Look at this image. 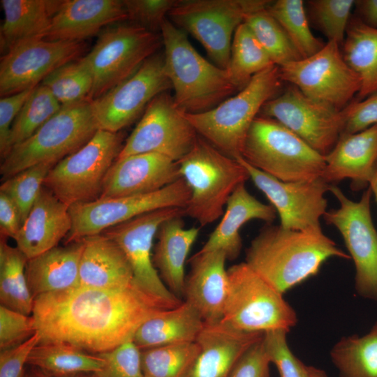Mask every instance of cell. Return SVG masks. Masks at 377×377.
Returning <instances> with one entry per match:
<instances>
[{
    "mask_svg": "<svg viewBox=\"0 0 377 377\" xmlns=\"http://www.w3.org/2000/svg\"><path fill=\"white\" fill-rule=\"evenodd\" d=\"M169 309L134 282L117 288L78 286L34 298L38 343H64L97 355L133 340L139 327Z\"/></svg>",
    "mask_w": 377,
    "mask_h": 377,
    "instance_id": "1",
    "label": "cell"
},
{
    "mask_svg": "<svg viewBox=\"0 0 377 377\" xmlns=\"http://www.w3.org/2000/svg\"><path fill=\"white\" fill-rule=\"evenodd\" d=\"M334 257L350 259L322 230H290L267 223L246 249L244 262L284 294L317 274Z\"/></svg>",
    "mask_w": 377,
    "mask_h": 377,
    "instance_id": "2",
    "label": "cell"
},
{
    "mask_svg": "<svg viewBox=\"0 0 377 377\" xmlns=\"http://www.w3.org/2000/svg\"><path fill=\"white\" fill-rule=\"evenodd\" d=\"M165 69L177 107L187 114L208 111L238 91L227 70L202 57L186 33L166 19L161 29Z\"/></svg>",
    "mask_w": 377,
    "mask_h": 377,
    "instance_id": "3",
    "label": "cell"
},
{
    "mask_svg": "<svg viewBox=\"0 0 377 377\" xmlns=\"http://www.w3.org/2000/svg\"><path fill=\"white\" fill-rule=\"evenodd\" d=\"M191 189L186 215L205 226L223 216L234 191L249 179L245 167L198 135L191 150L178 162Z\"/></svg>",
    "mask_w": 377,
    "mask_h": 377,
    "instance_id": "4",
    "label": "cell"
},
{
    "mask_svg": "<svg viewBox=\"0 0 377 377\" xmlns=\"http://www.w3.org/2000/svg\"><path fill=\"white\" fill-rule=\"evenodd\" d=\"M279 66L273 65L255 75L235 95L215 108L185 115L197 133L226 155L242 156L249 130L264 104L281 87Z\"/></svg>",
    "mask_w": 377,
    "mask_h": 377,
    "instance_id": "5",
    "label": "cell"
},
{
    "mask_svg": "<svg viewBox=\"0 0 377 377\" xmlns=\"http://www.w3.org/2000/svg\"><path fill=\"white\" fill-rule=\"evenodd\" d=\"M242 157L253 167L283 182L322 178V155L279 121L258 116L247 133Z\"/></svg>",
    "mask_w": 377,
    "mask_h": 377,
    "instance_id": "6",
    "label": "cell"
},
{
    "mask_svg": "<svg viewBox=\"0 0 377 377\" xmlns=\"http://www.w3.org/2000/svg\"><path fill=\"white\" fill-rule=\"evenodd\" d=\"M98 130L91 101L62 106L2 160L1 182L40 163L57 164L84 146Z\"/></svg>",
    "mask_w": 377,
    "mask_h": 377,
    "instance_id": "7",
    "label": "cell"
},
{
    "mask_svg": "<svg viewBox=\"0 0 377 377\" xmlns=\"http://www.w3.org/2000/svg\"><path fill=\"white\" fill-rule=\"evenodd\" d=\"M228 289L221 323L237 330L288 332L297 323L294 309L272 285L242 262L228 269Z\"/></svg>",
    "mask_w": 377,
    "mask_h": 377,
    "instance_id": "8",
    "label": "cell"
},
{
    "mask_svg": "<svg viewBox=\"0 0 377 377\" xmlns=\"http://www.w3.org/2000/svg\"><path fill=\"white\" fill-rule=\"evenodd\" d=\"M122 140L120 132L98 129L84 146L50 170L43 186L68 207L99 198Z\"/></svg>",
    "mask_w": 377,
    "mask_h": 377,
    "instance_id": "9",
    "label": "cell"
},
{
    "mask_svg": "<svg viewBox=\"0 0 377 377\" xmlns=\"http://www.w3.org/2000/svg\"><path fill=\"white\" fill-rule=\"evenodd\" d=\"M271 1L177 0L168 17L198 40L217 66L227 70L236 29L247 14L266 8Z\"/></svg>",
    "mask_w": 377,
    "mask_h": 377,
    "instance_id": "10",
    "label": "cell"
},
{
    "mask_svg": "<svg viewBox=\"0 0 377 377\" xmlns=\"http://www.w3.org/2000/svg\"><path fill=\"white\" fill-rule=\"evenodd\" d=\"M161 43V36L132 23L103 30L92 49L82 57L93 78L89 101L129 77Z\"/></svg>",
    "mask_w": 377,
    "mask_h": 377,
    "instance_id": "11",
    "label": "cell"
},
{
    "mask_svg": "<svg viewBox=\"0 0 377 377\" xmlns=\"http://www.w3.org/2000/svg\"><path fill=\"white\" fill-rule=\"evenodd\" d=\"M191 189L183 178L153 193L95 200L74 205L69 211L72 228L65 244L101 234L105 230L157 209H185Z\"/></svg>",
    "mask_w": 377,
    "mask_h": 377,
    "instance_id": "12",
    "label": "cell"
},
{
    "mask_svg": "<svg viewBox=\"0 0 377 377\" xmlns=\"http://www.w3.org/2000/svg\"><path fill=\"white\" fill-rule=\"evenodd\" d=\"M330 191L339 207L327 211L324 219L339 230L353 260L355 292L361 297L377 302V230L371 214V188L369 186L357 202L334 184L330 185Z\"/></svg>",
    "mask_w": 377,
    "mask_h": 377,
    "instance_id": "13",
    "label": "cell"
},
{
    "mask_svg": "<svg viewBox=\"0 0 377 377\" xmlns=\"http://www.w3.org/2000/svg\"><path fill=\"white\" fill-rule=\"evenodd\" d=\"M340 47L327 41L313 55L279 66L281 80L312 99L343 110L358 94L361 84Z\"/></svg>",
    "mask_w": 377,
    "mask_h": 377,
    "instance_id": "14",
    "label": "cell"
},
{
    "mask_svg": "<svg viewBox=\"0 0 377 377\" xmlns=\"http://www.w3.org/2000/svg\"><path fill=\"white\" fill-rule=\"evenodd\" d=\"M186 215L183 208L157 209L111 227L101 234L114 242L124 253L133 275L134 283L142 290L172 309L183 301L164 284L153 263L154 239L165 220Z\"/></svg>",
    "mask_w": 377,
    "mask_h": 377,
    "instance_id": "15",
    "label": "cell"
},
{
    "mask_svg": "<svg viewBox=\"0 0 377 377\" xmlns=\"http://www.w3.org/2000/svg\"><path fill=\"white\" fill-rule=\"evenodd\" d=\"M198 136L185 113L175 105L173 96L165 91L148 104L117 159L156 153L178 162L191 150Z\"/></svg>",
    "mask_w": 377,
    "mask_h": 377,
    "instance_id": "16",
    "label": "cell"
},
{
    "mask_svg": "<svg viewBox=\"0 0 377 377\" xmlns=\"http://www.w3.org/2000/svg\"><path fill=\"white\" fill-rule=\"evenodd\" d=\"M172 88L163 54H154L129 77L91 101L98 129L117 133L158 94Z\"/></svg>",
    "mask_w": 377,
    "mask_h": 377,
    "instance_id": "17",
    "label": "cell"
},
{
    "mask_svg": "<svg viewBox=\"0 0 377 377\" xmlns=\"http://www.w3.org/2000/svg\"><path fill=\"white\" fill-rule=\"evenodd\" d=\"M260 113L281 123L323 156L334 148L344 128L343 110L312 99L292 84L267 101Z\"/></svg>",
    "mask_w": 377,
    "mask_h": 377,
    "instance_id": "18",
    "label": "cell"
},
{
    "mask_svg": "<svg viewBox=\"0 0 377 377\" xmlns=\"http://www.w3.org/2000/svg\"><path fill=\"white\" fill-rule=\"evenodd\" d=\"M246 169L249 179L275 209L280 226L286 229L320 231V219L327 212L325 193L330 184L322 178L313 181L283 182L236 158Z\"/></svg>",
    "mask_w": 377,
    "mask_h": 377,
    "instance_id": "19",
    "label": "cell"
},
{
    "mask_svg": "<svg viewBox=\"0 0 377 377\" xmlns=\"http://www.w3.org/2000/svg\"><path fill=\"white\" fill-rule=\"evenodd\" d=\"M84 49L82 41L45 39L15 47L1 58V96L36 87L54 70L79 58Z\"/></svg>",
    "mask_w": 377,
    "mask_h": 377,
    "instance_id": "20",
    "label": "cell"
},
{
    "mask_svg": "<svg viewBox=\"0 0 377 377\" xmlns=\"http://www.w3.org/2000/svg\"><path fill=\"white\" fill-rule=\"evenodd\" d=\"M181 178L178 163L156 153H142L117 159L103 182L99 198L147 194Z\"/></svg>",
    "mask_w": 377,
    "mask_h": 377,
    "instance_id": "21",
    "label": "cell"
},
{
    "mask_svg": "<svg viewBox=\"0 0 377 377\" xmlns=\"http://www.w3.org/2000/svg\"><path fill=\"white\" fill-rule=\"evenodd\" d=\"M226 256L221 251H198L190 259L186 277L184 301L200 314L205 324L222 320L228 289Z\"/></svg>",
    "mask_w": 377,
    "mask_h": 377,
    "instance_id": "22",
    "label": "cell"
},
{
    "mask_svg": "<svg viewBox=\"0 0 377 377\" xmlns=\"http://www.w3.org/2000/svg\"><path fill=\"white\" fill-rule=\"evenodd\" d=\"M69 208L43 186L13 239L28 260L57 246L67 237L72 228Z\"/></svg>",
    "mask_w": 377,
    "mask_h": 377,
    "instance_id": "23",
    "label": "cell"
},
{
    "mask_svg": "<svg viewBox=\"0 0 377 377\" xmlns=\"http://www.w3.org/2000/svg\"><path fill=\"white\" fill-rule=\"evenodd\" d=\"M128 20L119 0H65L52 18L45 40L82 41L105 26Z\"/></svg>",
    "mask_w": 377,
    "mask_h": 377,
    "instance_id": "24",
    "label": "cell"
},
{
    "mask_svg": "<svg viewBox=\"0 0 377 377\" xmlns=\"http://www.w3.org/2000/svg\"><path fill=\"white\" fill-rule=\"evenodd\" d=\"M325 158L322 179L327 183L348 179L353 188L369 186L377 163V124L355 133L341 135Z\"/></svg>",
    "mask_w": 377,
    "mask_h": 377,
    "instance_id": "25",
    "label": "cell"
},
{
    "mask_svg": "<svg viewBox=\"0 0 377 377\" xmlns=\"http://www.w3.org/2000/svg\"><path fill=\"white\" fill-rule=\"evenodd\" d=\"M263 334L237 330L221 322L205 324L195 341L200 350L189 377H229L239 357Z\"/></svg>",
    "mask_w": 377,
    "mask_h": 377,
    "instance_id": "26",
    "label": "cell"
},
{
    "mask_svg": "<svg viewBox=\"0 0 377 377\" xmlns=\"http://www.w3.org/2000/svg\"><path fill=\"white\" fill-rule=\"evenodd\" d=\"M276 216L272 205L259 201L248 191L245 183L242 184L229 198L221 221L200 251H221L227 260H235L242 248L241 228L253 219L272 223Z\"/></svg>",
    "mask_w": 377,
    "mask_h": 377,
    "instance_id": "27",
    "label": "cell"
},
{
    "mask_svg": "<svg viewBox=\"0 0 377 377\" xmlns=\"http://www.w3.org/2000/svg\"><path fill=\"white\" fill-rule=\"evenodd\" d=\"M79 286L117 288L133 283L131 267L121 249L103 234L82 239Z\"/></svg>",
    "mask_w": 377,
    "mask_h": 377,
    "instance_id": "28",
    "label": "cell"
},
{
    "mask_svg": "<svg viewBox=\"0 0 377 377\" xmlns=\"http://www.w3.org/2000/svg\"><path fill=\"white\" fill-rule=\"evenodd\" d=\"M199 232L200 228H186L179 216L163 221L156 232L154 265L164 284L179 299L184 297L185 263Z\"/></svg>",
    "mask_w": 377,
    "mask_h": 377,
    "instance_id": "29",
    "label": "cell"
},
{
    "mask_svg": "<svg viewBox=\"0 0 377 377\" xmlns=\"http://www.w3.org/2000/svg\"><path fill=\"white\" fill-rule=\"evenodd\" d=\"M83 247L81 239L65 246H55L27 260L26 276L34 298L79 286Z\"/></svg>",
    "mask_w": 377,
    "mask_h": 377,
    "instance_id": "30",
    "label": "cell"
},
{
    "mask_svg": "<svg viewBox=\"0 0 377 377\" xmlns=\"http://www.w3.org/2000/svg\"><path fill=\"white\" fill-rule=\"evenodd\" d=\"M61 1L1 0L4 20L0 27L1 55L34 40L45 39Z\"/></svg>",
    "mask_w": 377,
    "mask_h": 377,
    "instance_id": "31",
    "label": "cell"
},
{
    "mask_svg": "<svg viewBox=\"0 0 377 377\" xmlns=\"http://www.w3.org/2000/svg\"><path fill=\"white\" fill-rule=\"evenodd\" d=\"M205 323L188 302L165 309L145 321L133 341L140 349L180 343L195 342Z\"/></svg>",
    "mask_w": 377,
    "mask_h": 377,
    "instance_id": "32",
    "label": "cell"
},
{
    "mask_svg": "<svg viewBox=\"0 0 377 377\" xmlns=\"http://www.w3.org/2000/svg\"><path fill=\"white\" fill-rule=\"evenodd\" d=\"M341 46L345 61L360 80L359 99L377 93V29L350 18Z\"/></svg>",
    "mask_w": 377,
    "mask_h": 377,
    "instance_id": "33",
    "label": "cell"
},
{
    "mask_svg": "<svg viewBox=\"0 0 377 377\" xmlns=\"http://www.w3.org/2000/svg\"><path fill=\"white\" fill-rule=\"evenodd\" d=\"M104 360L64 343H38L31 351L27 364L52 377L93 374L101 369Z\"/></svg>",
    "mask_w": 377,
    "mask_h": 377,
    "instance_id": "34",
    "label": "cell"
},
{
    "mask_svg": "<svg viewBox=\"0 0 377 377\" xmlns=\"http://www.w3.org/2000/svg\"><path fill=\"white\" fill-rule=\"evenodd\" d=\"M330 357L341 377H377V320L362 336L341 337Z\"/></svg>",
    "mask_w": 377,
    "mask_h": 377,
    "instance_id": "35",
    "label": "cell"
},
{
    "mask_svg": "<svg viewBox=\"0 0 377 377\" xmlns=\"http://www.w3.org/2000/svg\"><path fill=\"white\" fill-rule=\"evenodd\" d=\"M27 258L17 247L8 244L6 238L0 241L1 305L31 316L34 298L26 276Z\"/></svg>",
    "mask_w": 377,
    "mask_h": 377,
    "instance_id": "36",
    "label": "cell"
},
{
    "mask_svg": "<svg viewBox=\"0 0 377 377\" xmlns=\"http://www.w3.org/2000/svg\"><path fill=\"white\" fill-rule=\"evenodd\" d=\"M273 65L249 27L244 22L240 24L233 36L227 69L238 91L243 89L255 75Z\"/></svg>",
    "mask_w": 377,
    "mask_h": 377,
    "instance_id": "37",
    "label": "cell"
},
{
    "mask_svg": "<svg viewBox=\"0 0 377 377\" xmlns=\"http://www.w3.org/2000/svg\"><path fill=\"white\" fill-rule=\"evenodd\" d=\"M200 348L197 342L141 350L144 377H189Z\"/></svg>",
    "mask_w": 377,
    "mask_h": 377,
    "instance_id": "38",
    "label": "cell"
},
{
    "mask_svg": "<svg viewBox=\"0 0 377 377\" xmlns=\"http://www.w3.org/2000/svg\"><path fill=\"white\" fill-rule=\"evenodd\" d=\"M267 10L281 26L302 59L313 55L325 45L310 29L302 0L271 1Z\"/></svg>",
    "mask_w": 377,
    "mask_h": 377,
    "instance_id": "39",
    "label": "cell"
},
{
    "mask_svg": "<svg viewBox=\"0 0 377 377\" xmlns=\"http://www.w3.org/2000/svg\"><path fill=\"white\" fill-rule=\"evenodd\" d=\"M267 7L247 14L244 22L265 50L274 65L281 66L302 59L281 26L269 13Z\"/></svg>",
    "mask_w": 377,
    "mask_h": 377,
    "instance_id": "40",
    "label": "cell"
},
{
    "mask_svg": "<svg viewBox=\"0 0 377 377\" xmlns=\"http://www.w3.org/2000/svg\"><path fill=\"white\" fill-rule=\"evenodd\" d=\"M62 106L89 101L93 87L90 71L82 58L54 70L40 83Z\"/></svg>",
    "mask_w": 377,
    "mask_h": 377,
    "instance_id": "41",
    "label": "cell"
},
{
    "mask_svg": "<svg viewBox=\"0 0 377 377\" xmlns=\"http://www.w3.org/2000/svg\"><path fill=\"white\" fill-rule=\"evenodd\" d=\"M62 105L45 86H37L16 117L11 128L12 148L31 136Z\"/></svg>",
    "mask_w": 377,
    "mask_h": 377,
    "instance_id": "42",
    "label": "cell"
},
{
    "mask_svg": "<svg viewBox=\"0 0 377 377\" xmlns=\"http://www.w3.org/2000/svg\"><path fill=\"white\" fill-rule=\"evenodd\" d=\"M55 165L40 163L1 182L0 192L7 195L17 206L22 225L43 188L47 175Z\"/></svg>",
    "mask_w": 377,
    "mask_h": 377,
    "instance_id": "43",
    "label": "cell"
},
{
    "mask_svg": "<svg viewBox=\"0 0 377 377\" xmlns=\"http://www.w3.org/2000/svg\"><path fill=\"white\" fill-rule=\"evenodd\" d=\"M310 17L327 37L342 45L355 5L353 0H311L307 1Z\"/></svg>",
    "mask_w": 377,
    "mask_h": 377,
    "instance_id": "44",
    "label": "cell"
},
{
    "mask_svg": "<svg viewBox=\"0 0 377 377\" xmlns=\"http://www.w3.org/2000/svg\"><path fill=\"white\" fill-rule=\"evenodd\" d=\"M104 363L93 377H144L141 364V350L133 340L117 348L97 354Z\"/></svg>",
    "mask_w": 377,
    "mask_h": 377,
    "instance_id": "45",
    "label": "cell"
},
{
    "mask_svg": "<svg viewBox=\"0 0 377 377\" xmlns=\"http://www.w3.org/2000/svg\"><path fill=\"white\" fill-rule=\"evenodd\" d=\"M284 330L264 332L263 343L271 363L280 377H309V366L304 364L290 350Z\"/></svg>",
    "mask_w": 377,
    "mask_h": 377,
    "instance_id": "46",
    "label": "cell"
},
{
    "mask_svg": "<svg viewBox=\"0 0 377 377\" xmlns=\"http://www.w3.org/2000/svg\"><path fill=\"white\" fill-rule=\"evenodd\" d=\"M177 0H124L128 20L151 32H161Z\"/></svg>",
    "mask_w": 377,
    "mask_h": 377,
    "instance_id": "47",
    "label": "cell"
},
{
    "mask_svg": "<svg viewBox=\"0 0 377 377\" xmlns=\"http://www.w3.org/2000/svg\"><path fill=\"white\" fill-rule=\"evenodd\" d=\"M36 332L34 319L28 316L0 306V349L17 346Z\"/></svg>",
    "mask_w": 377,
    "mask_h": 377,
    "instance_id": "48",
    "label": "cell"
},
{
    "mask_svg": "<svg viewBox=\"0 0 377 377\" xmlns=\"http://www.w3.org/2000/svg\"><path fill=\"white\" fill-rule=\"evenodd\" d=\"M35 88L1 98L0 154L2 160L7 156L12 149L10 133L13 124Z\"/></svg>",
    "mask_w": 377,
    "mask_h": 377,
    "instance_id": "49",
    "label": "cell"
},
{
    "mask_svg": "<svg viewBox=\"0 0 377 377\" xmlns=\"http://www.w3.org/2000/svg\"><path fill=\"white\" fill-rule=\"evenodd\" d=\"M343 112L345 123L341 135L355 133L377 124V93L351 102Z\"/></svg>",
    "mask_w": 377,
    "mask_h": 377,
    "instance_id": "50",
    "label": "cell"
},
{
    "mask_svg": "<svg viewBox=\"0 0 377 377\" xmlns=\"http://www.w3.org/2000/svg\"><path fill=\"white\" fill-rule=\"evenodd\" d=\"M263 338L242 354L235 364L229 377L269 376L271 362Z\"/></svg>",
    "mask_w": 377,
    "mask_h": 377,
    "instance_id": "51",
    "label": "cell"
},
{
    "mask_svg": "<svg viewBox=\"0 0 377 377\" xmlns=\"http://www.w3.org/2000/svg\"><path fill=\"white\" fill-rule=\"evenodd\" d=\"M40 335L36 332L22 343L0 353V377H23L24 368L32 349L38 344Z\"/></svg>",
    "mask_w": 377,
    "mask_h": 377,
    "instance_id": "52",
    "label": "cell"
},
{
    "mask_svg": "<svg viewBox=\"0 0 377 377\" xmlns=\"http://www.w3.org/2000/svg\"><path fill=\"white\" fill-rule=\"evenodd\" d=\"M21 226V218L17 206L7 195L0 192L1 237L14 239Z\"/></svg>",
    "mask_w": 377,
    "mask_h": 377,
    "instance_id": "53",
    "label": "cell"
},
{
    "mask_svg": "<svg viewBox=\"0 0 377 377\" xmlns=\"http://www.w3.org/2000/svg\"><path fill=\"white\" fill-rule=\"evenodd\" d=\"M357 6V17L367 26L377 29V0L355 1Z\"/></svg>",
    "mask_w": 377,
    "mask_h": 377,
    "instance_id": "54",
    "label": "cell"
},
{
    "mask_svg": "<svg viewBox=\"0 0 377 377\" xmlns=\"http://www.w3.org/2000/svg\"><path fill=\"white\" fill-rule=\"evenodd\" d=\"M309 377H328L326 372L313 366H309Z\"/></svg>",
    "mask_w": 377,
    "mask_h": 377,
    "instance_id": "55",
    "label": "cell"
},
{
    "mask_svg": "<svg viewBox=\"0 0 377 377\" xmlns=\"http://www.w3.org/2000/svg\"><path fill=\"white\" fill-rule=\"evenodd\" d=\"M369 186L371 187L372 193L375 197L376 201L377 202V163L375 167L374 173L370 181Z\"/></svg>",
    "mask_w": 377,
    "mask_h": 377,
    "instance_id": "56",
    "label": "cell"
},
{
    "mask_svg": "<svg viewBox=\"0 0 377 377\" xmlns=\"http://www.w3.org/2000/svg\"><path fill=\"white\" fill-rule=\"evenodd\" d=\"M31 377H52L46 374H45L44 372L41 371V372H38V373H35Z\"/></svg>",
    "mask_w": 377,
    "mask_h": 377,
    "instance_id": "57",
    "label": "cell"
},
{
    "mask_svg": "<svg viewBox=\"0 0 377 377\" xmlns=\"http://www.w3.org/2000/svg\"><path fill=\"white\" fill-rule=\"evenodd\" d=\"M68 377H93V376L91 374H79Z\"/></svg>",
    "mask_w": 377,
    "mask_h": 377,
    "instance_id": "58",
    "label": "cell"
}]
</instances>
